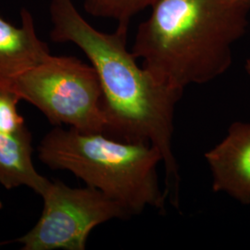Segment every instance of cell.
<instances>
[{
	"instance_id": "30bf717a",
	"label": "cell",
	"mask_w": 250,
	"mask_h": 250,
	"mask_svg": "<svg viewBox=\"0 0 250 250\" xmlns=\"http://www.w3.org/2000/svg\"><path fill=\"white\" fill-rule=\"evenodd\" d=\"M21 99L6 82L0 81V132L21 134L28 132L24 119L19 113Z\"/></svg>"
},
{
	"instance_id": "9c48e42d",
	"label": "cell",
	"mask_w": 250,
	"mask_h": 250,
	"mask_svg": "<svg viewBox=\"0 0 250 250\" xmlns=\"http://www.w3.org/2000/svg\"><path fill=\"white\" fill-rule=\"evenodd\" d=\"M156 0H83L84 10L93 17L112 19L118 28L128 30L131 20Z\"/></svg>"
},
{
	"instance_id": "4fadbf2b",
	"label": "cell",
	"mask_w": 250,
	"mask_h": 250,
	"mask_svg": "<svg viewBox=\"0 0 250 250\" xmlns=\"http://www.w3.org/2000/svg\"><path fill=\"white\" fill-rule=\"evenodd\" d=\"M2 245H3V243H0V247H1V246H2Z\"/></svg>"
},
{
	"instance_id": "6da1fadb",
	"label": "cell",
	"mask_w": 250,
	"mask_h": 250,
	"mask_svg": "<svg viewBox=\"0 0 250 250\" xmlns=\"http://www.w3.org/2000/svg\"><path fill=\"white\" fill-rule=\"evenodd\" d=\"M50 39L70 42L85 54L99 75L107 117L106 135L151 145L161 153L165 194L180 208L181 175L173 149L175 107L184 91L157 80L127 49L128 30L103 33L81 15L72 0H50Z\"/></svg>"
},
{
	"instance_id": "8fae6325",
	"label": "cell",
	"mask_w": 250,
	"mask_h": 250,
	"mask_svg": "<svg viewBox=\"0 0 250 250\" xmlns=\"http://www.w3.org/2000/svg\"><path fill=\"white\" fill-rule=\"evenodd\" d=\"M245 70H246V72L248 73V75L250 77V58H249V59L246 61Z\"/></svg>"
},
{
	"instance_id": "3957f363",
	"label": "cell",
	"mask_w": 250,
	"mask_h": 250,
	"mask_svg": "<svg viewBox=\"0 0 250 250\" xmlns=\"http://www.w3.org/2000/svg\"><path fill=\"white\" fill-rule=\"evenodd\" d=\"M37 150L38 159L48 168L71 171L87 187L124 206L132 216L147 208L165 211L168 199L158 174L162 159L151 145L57 126L43 137Z\"/></svg>"
},
{
	"instance_id": "277c9868",
	"label": "cell",
	"mask_w": 250,
	"mask_h": 250,
	"mask_svg": "<svg viewBox=\"0 0 250 250\" xmlns=\"http://www.w3.org/2000/svg\"><path fill=\"white\" fill-rule=\"evenodd\" d=\"M4 82L20 99L37 107L51 125L106 134L103 91L92 65L75 57L51 55L44 62Z\"/></svg>"
},
{
	"instance_id": "7a4b0ae2",
	"label": "cell",
	"mask_w": 250,
	"mask_h": 250,
	"mask_svg": "<svg viewBox=\"0 0 250 250\" xmlns=\"http://www.w3.org/2000/svg\"><path fill=\"white\" fill-rule=\"evenodd\" d=\"M132 53L162 83L185 91L227 72L247 32L250 0H156Z\"/></svg>"
},
{
	"instance_id": "5b68a950",
	"label": "cell",
	"mask_w": 250,
	"mask_h": 250,
	"mask_svg": "<svg viewBox=\"0 0 250 250\" xmlns=\"http://www.w3.org/2000/svg\"><path fill=\"white\" fill-rule=\"evenodd\" d=\"M41 197L44 207L38 222L15 240L22 250H84L94 228L132 217L124 206L87 186L71 188L50 181Z\"/></svg>"
},
{
	"instance_id": "7c38bea8",
	"label": "cell",
	"mask_w": 250,
	"mask_h": 250,
	"mask_svg": "<svg viewBox=\"0 0 250 250\" xmlns=\"http://www.w3.org/2000/svg\"><path fill=\"white\" fill-rule=\"evenodd\" d=\"M2 207H3V204H2V201L0 200V209L2 208Z\"/></svg>"
},
{
	"instance_id": "52a82bcc",
	"label": "cell",
	"mask_w": 250,
	"mask_h": 250,
	"mask_svg": "<svg viewBox=\"0 0 250 250\" xmlns=\"http://www.w3.org/2000/svg\"><path fill=\"white\" fill-rule=\"evenodd\" d=\"M21 25L16 27L0 15V81H9L44 62L49 47L36 33L32 13L21 10Z\"/></svg>"
},
{
	"instance_id": "8992f818",
	"label": "cell",
	"mask_w": 250,
	"mask_h": 250,
	"mask_svg": "<svg viewBox=\"0 0 250 250\" xmlns=\"http://www.w3.org/2000/svg\"><path fill=\"white\" fill-rule=\"evenodd\" d=\"M212 190L250 205V124L234 122L224 139L205 154Z\"/></svg>"
},
{
	"instance_id": "ba28073f",
	"label": "cell",
	"mask_w": 250,
	"mask_h": 250,
	"mask_svg": "<svg viewBox=\"0 0 250 250\" xmlns=\"http://www.w3.org/2000/svg\"><path fill=\"white\" fill-rule=\"evenodd\" d=\"M32 143L30 131L21 134L0 132V185L6 189L26 187L41 196L50 180L35 168Z\"/></svg>"
}]
</instances>
